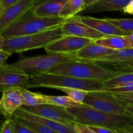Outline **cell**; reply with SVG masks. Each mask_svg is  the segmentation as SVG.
<instances>
[{
  "label": "cell",
  "instance_id": "cb8c5ba5",
  "mask_svg": "<svg viewBox=\"0 0 133 133\" xmlns=\"http://www.w3.org/2000/svg\"><path fill=\"white\" fill-rule=\"evenodd\" d=\"M45 96L51 104L63 107L65 108L79 107L83 105V104L74 101L68 96H48V95H45Z\"/></svg>",
  "mask_w": 133,
  "mask_h": 133
},
{
  "label": "cell",
  "instance_id": "4316f807",
  "mask_svg": "<svg viewBox=\"0 0 133 133\" xmlns=\"http://www.w3.org/2000/svg\"><path fill=\"white\" fill-rule=\"evenodd\" d=\"M16 118L20 123L28 127L29 128L32 129L34 132L36 133H59L57 132V131H54V130L51 129L49 128V127H46V126L43 125L35 123V122H31V121L26 120V119H22V118H17V117H16Z\"/></svg>",
  "mask_w": 133,
  "mask_h": 133
},
{
  "label": "cell",
  "instance_id": "4dcf8cb0",
  "mask_svg": "<svg viewBox=\"0 0 133 133\" xmlns=\"http://www.w3.org/2000/svg\"><path fill=\"white\" fill-rule=\"evenodd\" d=\"M0 133H15L10 118H7L3 123L0 128Z\"/></svg>",
  "mask_w": 133,
  "mask_h": 133
},
{
  "label": "cell",
  "instance_id": "52a82bcc",
  "mask_svg": "<svg viewBox=\"0 0 133 133\" xmlns=\"http://www.w3.org/2000/svg\"><path fill=\"white\" fill-rule=\"evenodd\" d=\"M83 104L104 112L132 117L126 109L127 104L109 92H88Z\"/></svg>",
  "mask_w": 133,
  "mask_h": 133
},
{
  "label": "cell",
  "instance_id": "f546056e",
  "mask_svg": "<svg viewBox=\"0 0 133 133\" xmlns=\"http://www.w3.org/2000/svg\"><path fill=\"white\" fill-rule=\"evenodd\" d=\"M111 93V92H110ZM126 104H133V93H112Z\"/></svg>",
  "mask_w": 133,
  "mask_h": 133
},
{
  "label": "cell",
  "instance_id": "83f0119b",
  "mask_svg": "<svg viewBox=\"0 0 133 133\" xmlns=\"http://www.w3.org/2000/svg\"><path fill=\"white\" fill-rule=\"evenodd\" d=\"M9 118H10L12 125L13 128H14L15 133H36L34 132L32 129L29 128L28 127L20 123L16 119V117L12 116Z\"/></svg>",
  "mask_w": 133,
  "mask_h": 133
},
{
  "label": "cell",
  "instance_id": "5b68a950",
  "mask_svg": "<svg viewBox=\"0 0 133 133\" xmlns=\"http://www.w3.org/2000/svg\"><path fill=\"white\" fill-rule=\"evenodd\" d=\"M62 36L61 26L32 35L4 37L3 50L12 55L34 49L45 48Z\"/></svg>",
  "mask_w": 133,
  "mask_h": 133
},
{
  "label": "cell",
  "instance_id": "60d3db41",
  "mask_svg": "<svg viewBox=\"0 0 133 133\" xmlns=\"http://www.w3.org/2000/svg\"><path fill=\"white\" fill-rule=\"evenodd\" d=\"M124 36L130 42V43L131 44V46H132V48H133V33L131 34V35H126V36Z\"/></svg>",
  "mask_w": 133,
  "mask_h": 133
},
{
  "label": "cell",
  "instance_id": "ba28073f",
  "mask_svg": "<svg viewBox=\"0 0 133 133\" xmlns=\"http://www.w3.org/2000/svg\"><path fill=\"white\" fill-rule=\"evenodd\" d=\"M20 108L25 111L42 118L56 121L74 128L75 119L67 110L66 108L51 103L41 104L36 106H24Z\"/></svg>",
  "mask_w": 133,
  "mask_h": 133
},
{
  "label": "cell",
  "instance_id": "d4e9b609",
  "mask_svg": "<svg viewBox=\"0 0 133 133\" xmlns=\"http://www.w3.org/2000/svg\"><path fill=\"white\" fill-rule=\"evenodd\" d=\"M106 20L111 23L119 29L126 32L127 35L133 33V18L131 19H113L105 18Z\"/></svg>",
  "mask_w": 133,
  "mask_h": 133
},
{
  "label": "cell",
  "instance_id": "7bdbcfd3",
  "mask_svg": "<svg viewBox=\"0 0 133 133\" xmlns=\"http://www.w3.org/2000/svg\"><path fill=\"white\" fill-rule=\"evenodd\" d=\"M3 10V1L2 0H0V15L2 13Z\"/></svg>",
  "mask_w": 133,
  "mask_h": 133
},
{
  "label": "cell",
  "instance_id": "3957f363",
  "mask_svg": "<svg viewBox=\"0 0 133 133\" xmlns=\"http://www.w3.org/2000/svg\"><path fill=\"white\" fill-rule=\"evenodd\" d=\"M47 73L63 75L81 79H89L103 82L123 73L110 70L97 63L84 61H70L60 64Z\"/></svg>",
  "mask_w": 133,
  "mask_h": 133
},
{
  "label": "cell",
  "instance_id": "f35d334b",
  "mask_svg": "<svg viewBox=\"0 0 133 133\" xmlns=\"http://www.w3.org/2000/svg\"><path fill=\"white\" fill-rule=\"evenodd\" d=\"M126 109L133 117V104H127L126 106Z\"/></svg>",
  "mask_w": 133,
  "mask_h": 133
},
{
  "label": "cell",
  "instance_id": "484cf974",
  "mask_svg": "<svg viewBox=\"0 0 133 133\" xmlns=\"http://www.w3.org/2000/svg\"><path fill=\"white\" fill-rule=\"evenodd\" d=\"M57 90L64 92L69 97L76 102L83 104L86 96L88 93V91L73 88H57Z\"/></svg>",
  "mask_w": 133,
  "mask_h": 133
},
{
  "label": "cell",
  "instance_id": "d590c367",
  "mask_svg": "<svg viewBox=\"0 0 133 133\" xmlns=\"http://www.w3.org/2000/svg\"><path fill=\"white\" fill-rule=\"evenodd\" d=\"M115 133H133V125L127 126L115 130Z\"/></svg>",
  "mask_w": 133,
  "mask_h": 133
},
{
  "label": "cell",
  "instance_id": "d6a6232c",
  "mask_svg": "<svg viewBox=\"0 0 133 133\" xmlns=\"http://www.w3.org/2000/svg\"><path fill=\"white\" fill-rule=\"evenodd\" d=\"M74 129L77 133H97L92 131L87 125L81 123H75L74 125Z\"/></svg>",
  "mask_w": 133,
  "mask_h": 133
},
{
  "label": "cell",
  "instance_id": "277c9868",
  "mask_svg": "<svg viewBox=\"0 0 133 133\" xmlns=\"http://www.w3.org/2000/svg\"><path fill=\"white\" fill-rule=\"evenodd\" d=\"M65 21L66 19L59 16L45 17L35 15L30 9L0 34L3 37L36 34L59 27Z\"/></svg>",
  "mask_w": 133,
  "mask_h": 133
},
{
  "label": "cell",
  "instance_id": "7c38bea8",
  "mask_svg": "<svg viewBox=\"0 0 133 133\" xmlns=\"http://www.w3.org/2000/svg\"><path fill=\"white\" fill-rule=\"evenodd\" d=\"M36 0H21L3 10L0 15V33L32 8Z\"/></svg>",
  "mask_w": 133,
  "mask_h": 133
},
{
  "label": "cell",
  "instance_id": "44dd1931",
  "mask_svg": "<svg viewBox=\"0 0 133 133\" xmlns=\"http://www.w3.org/2000/svg\"><path fill=\"white\" fill-rule=\"evenodd\" d=\"M85 8L84 0H68L61 9L58 16L66 20L81 12Z\"/></svg>",
  "mask_w": 133,
  "mask_h": 133
},
{
  "label": "cell",
  "instance_id": "8fae6325",
  "mask_svg": "<svg viewBox=\"0 0 133 133\" xmlns=\"http://www.w3.org/2000/svg\"><path fill=\"white\" fill-rule=\"evenodd\" d=\"M61 27L62 35H73L92 40L105 36L102 33L83 23L78 15L66 19Z\"/></svg>",
  "mask_w": 133,
  "mask_h": 133
},
{
  "label": "cell",
  "instance_id": "f1b7e54d",
  "mask_svg": "<svg viewBox=\"0 0 133 133\" xmlns=\"http://www.w3.org/2000/svg\"><path fill=\"white\" fill-rule=\"evenodd\" d=\"M101 90L111 92V93H133V82L122 87L109 88H103Z\"/></svg>",
  "mask_w": 133,
  "mask_h": 133
},
{
  "label": "cell",
  "instance_id": "4fadbf2b",
  "mask_svg": "<svg viewBox=\"0 0 133 133\" xmlns=\"http://www.w3.org/2000/svg\"><path fill=\"white\" fill-rule=\"evenodd\" d=\"M22 88H10L2 92L0 99V111L7 118L13 116L14 112L23 105Z\"/></svg>",
  "mask_w": 133,
  "mask_h": 133
},
{
  "label": "cell",
  "instance_id": "b9f144b4",
  "mask_svg": "<svg viewBox=\"0 0 133 133\" xmlns=\"http://www.w3.org/2000/svg\"><path fill=\"white\" fill-rule=\"evenodd\" d=\"M4 37L0 34V50H3V45Z\"/></svg>",
  "mask_w": 133,
  "mask_h": 133
},
{
  "label": "cell",
  "instance_id": "603a6c76",
  "mask_svg": "<svg viewBox=\"0 0 133 133\" xmlns=\"http://www.w3.org/2000/svg\"><path fill=\"white\" fill-rule=\"evenodd\" d=\"M133 82V71L123 73L109 80L103 82V88H114V87H122L125 84Z\"/></svg>",
  "mask_w": 133,
  "mask_h": 133
},
{
  "label": "cell",
  "instance_id": "ffe728a7",
  "mask_svg": "<svg viewBox=\"0 0 133 133\" xmlns=\"http://www.w3.org/2000/svg\"><path fill=\"white\" fill-rule=\"evenodd\" d=\"M94 42L114 50L132 48L130 42L124 36H105L94 40Z\"/></svg>",
  "mask_w": 133,
  "mask_h": 133
},
{
  "label": "cell",
  "instance_id": "ab89813d",
  "mask_svg": "<svg viewBox=\"0 0 133 133\" xmlns=\"http://www.w3.org/2000/svg\"><path fill=\"white\" fill-rule=\"evenodd\" d=\"M97 1H99V0H84V5H85L86 7H87V6L97 2Z\"/></svg>",
  "mask_w": 133,
  "mask_h": 133
},
{
  "label": "cell",
  "instance_id": "e575fe53",
  "mask_svg": "<svg viewBox=\"0 0 133 133\" xmlns=\"http://www.w3.org/2000/svg\"><path fill=\"white\" fill-rule=\"evenodd\" d=\"M11 55L12 54L9 52L4 50H0V67L6 64L7 58Z\"/></svg>",
  "mask_w": 133,
  "mask_h": 133
},
{
  "label": "cell",
  "instance_id": "30bf717a",
  "mask_svg": "<svg viewBox=\"0 0 133 133\" xmlns=\"http://www.w3.org/2000/svg\"><path fill=\"white\" fill-rule=\"evenodd\" d=\"M29 79V74L5 64L0 67V92L10 88H25Z\"/></svg>",
  "mask_w": 133,
  "mask_h": 133
},
{
  "label": "cell",
  "instance_id": "9a60e30c",
  "mask_svg": "<svg viewBox=\"0 0 133 133\" xmlns=\"http://www.w3.org/2000/svg\"><path fill=\"white\" fill-rule=\"evenodd\" d=\"M79 16V18L83 23L94 29L105 36H126V32L119 29L115 25L104 19H98L90 16Z\"/></svg>",
  "mask_w": 133,
  "mask_h": 133
},
{
  "label": "cell",
  "instance_id": "e0dca14e",
  "mask_svg": "<svg viewBox=\"0 0 133 133\" xmlns=\"http://www.w3.org/2000/svg\"><path fill=\"white\" fill-rule=\"evenodd\" d=\"M114 51V49L96 44L94 40L78 51L75 53V55L82 61L92 62L95 60L112 54Z\"/></svg>",
  "mask_w": 133,
  "mask_h": 133
},
{
  "label": "cell",
  "instance_id": "74e56055",
  "mask_svg": "<svg viewBox=\"0 0 133 133\" xmlns=\"http://www.w3.org/2000/svg\"><path fill=\"white\" fill-rule=\"evenodd\" d=\"M19 1H21V0H2L3 10L6 9L7 7H9V6L19 2Z\"/></svg>",
  "mask_w": 133,
  "mask_h": 133
},
{
  "label": "cell",
  "instance_id": "1f68e13d",
  "mask_svg": "<svg viewBox=\"0 0 133 133\" xmlns=\"http://www.w3.org/2000/svg\"><path fill=\"white\" fill-rule=\"evenodd\" d=\"M118 66V70L117 71H119L122 73H127L130 72L132 71V67L133 66V60L132 61H128V62H123L120 64L117 65Z\"/></svg>",
  "mask_w": 133,
  "mask_h": 133
},
{
  "label": "cell",
  "instance_id": "ac0fdd59",
  "mask_svg": "<svg viewBox=\"0 0 133 133\" xmlns=\"http://www.w3.org/2000/svg\"><path fill=\"white\" fill-rule=\"evenodd\" d=\"M132 0H99L87 6L81 13H95L122 10Z\"/></svg>",
  "mask_w": 133,
  "mask_h": 133
},
{
  "label": "cell",
  "instance_id": "ee69618b",
  "mask_svg": "<svg viewBox=\"0 0 133 133\" xmlns=\"http://www.w3.org/2000/svg\"><path fill=\"white\" fill-rule=\"evenodd\" d=\"M0 114H1V115H2V113H1V111H0Z\"/></svg>",
  "mask_w": 133,
  "mask_h": 133
},
{
  "label": "cell",
  "instance_id": "2e32d148",
  "mask_svg": "<svg viewBox=\"0 0 133 133\" xmlns=\"http://www.w3.org/2000/svg\"><path fill=\"white\" fill-rule=\"evenodd\" d=\"M35 2L31 9L32 14L40 16L58 17L61 9L68 0H41Z\"/></svg>",
  "mask_w": 133,
  "mask_h": 133
},
{
  "label": "cell",
  "instance_id": "f6af8a7d",
  "mask_svg": "<svg viewBox=\"0 0 133 133\" xmlns=\"http://www.w3.org/2000/svg\"><path fill=\"white\" fill-rule=\"evenodd\" d=\"M131 69H132V71H133V66H132V68H131Z\"/></svg>",
  "mask_w": 133,
  "mask_h": 133
},
{
  "label": "cell",
  "instance_id": "7402d4cb",
  "mask_svg": "<svg viewBox=\"0 0 133 133\" xmlns=\"http://www.w3.org/2000/svg\"><path fill=\"white\" fill-rule=\"evenodd\" d=\"M21 92L23 99V105L24 106H36L41 104L51 103L50 101L44 94L30 92L27 90V88H22Z\"/></svg>",
  "mask_w": 133,
  "mask_h": 133
},
{
  "label": "cell",
  "instance_id": "836d02e7",
  "mask_svg": "<svg viewBox=\"0 0 133 133\" xmlns=\"http://www.w3.org/2000/svg\"><path fill=\"white\" fill-rule=\"evenodd\" d=\"M88 126V125H87ZM90 129L92 131H95L97 133H115V131L110 129L107 128V127H98V126H88Z\"/></svg>",
  "mask_w": 133,
  "mask_h": 133
},
{
  "label": "cell",
  "instance_id": "6da1fadb",
  "mask_svg": "<svg viewBox=\"0 0 133 133\" xmlns=\"http://www.w3.org/2000/svg\"><path fill=\"white\" fill-rule=\"evenodd\" d=\"M66 109L74 116L76 123L88 126L107 127L115 131L122 127L133 125V117L104 112L83 104Z\"/></svg>",
  "mask_w": 133,
  "mask_h": 133
},
{
  "label": "cell",
  "instance_id": "d6986e66",
  "mask_svg": "<svg viewBox=\"0 0 133 133\" xmlns=\"http://www.w3.org/2000/svg\"><path fill=\"white\" fill-rule=\"evenodd\" d=\"M133 60V48L115 50L112 54L106 55L90 62L94 63H107L117 66L118 64Z\"/></svg>",
  "mask_w": 133,
  "mask_h": 133
},
{
  "label": "cell",
  "instance_id": "7a4b0ae2",
  "mask_svg": "<svg viewBox=\"0 0 133 133\" xmlns=\"http://www.w3.org/2000/svg\"><path fill=\"white\" fill-rule=\"evenodd\" d=\"M73 88L92 92L101 90L103 82L89 79H81L63 75L40 73L30 74V79L25 88Z\"/></svg>",
  "mask_w": 133,
  "mask_h": 133
},
{
  "label": "cell",
  "instance_id": "5bb4252c",
  "mask_svg": "<svg viewBox=\"0 0 133 133\" xmlns=\"http://www.w3.org/2000/svg\"><path fill=\"white\" fill-rule=\"evenodd\" d=\"M13 116L17 118H22V119L43 125L59 133H77L73 127L66 125L60 122H56V121L47 119V118H42L36 114H32V113L23 110L20 107L14 112Z\"/></svg>",
  "mask_w": 133,
  "mask_h": 133
},
{
  "label": "cell",
  "instance_id": "8d00e7d4",
  "mask_svg": "<svg viewBox=\"0 0 133 133\" xmlns=\"http://www.w3.org/2000/svg\"><path fill=\"white\" fill-rule=\"evenodd\" d=\"M122 10L125 13L133 14V0L130 1Z\"/></svg>",
  "mask_w": 133,
  "mask_h": 133
},
{
  "label": "cell",
  "instance_id": "9c48e42d",
  "mask_svg": "<svg viewBox=\"0 0 133 133\" xmlns=\"http://www.w3.org/2000/svg\"><path fill=\"white\" fill-rule=\"evenodd\" d=\"M94 40L73 35H62L44 48L48 53L75 55L78 51Z\"/></svg>",
  "mask_w": 133,
  "mask_h": 133
},
{
  "label": "cell",
  "instance_id": "8992f818",
  "mask_svg": "<svg viewBox=\"0 0 133 133\" xmlns=\"http://www.w3.org/2000/svg\"><path fill=\"white\" fill-rule=\"evenodd\" d=\"M76 61L82 60L75 55L48 53L45 55L25 57L10 64L30 75L47 72L60 64Z\"/></svg>",
  "mask_w": 133,
  "mask_h": 133
}]
</instances>
